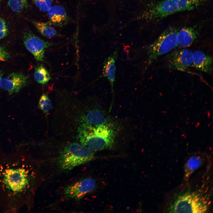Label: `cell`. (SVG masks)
<instances>
[{
	"label": "cell",
	"instance_id": "obj_15",
	"mask_svg": "<svg viewBox=\"0 0 213 213\" xmlns=\"http://www.w3.org/2000/svg\"><path fill=\"white\" fill-rule=\"evenodd\" d=\"M118 57L117 50L105 59L104 61L103 75L108 80L110 85L112 93H113V84L115 81L116 67L115 62Z\"/></svg>",
	"mask_w": 213,
	"mask_h": 213
},
{
	"label": "cell",
	"instance_id": "obj_19",
	"mask_svg": "<svg viewBox=\"0 0 213 213\" xmlns=\"http://www.w3.org/2000/svg\"><path fill=\"white\" fill-rule=\"evenodd\" d=\"M8 5L14 12L19 13L28 7V0H8Z\"/></svg>",
	"mask_w": 213,
	"mask_h": 213
},
{
	"label": "cell",
	"instance_id": "obj_24",
	"mask_svg": "<svg viewBox=\"0 0 213 213\" xmlns=\"http://www.w3.org/2000/svg\"><path fill=\"white\" fill-rule=\"evenodd\" d=\"M3 75V72L0 70V80L1 78H2V76Z\"/></svg>",
	"mask_w": 213,
	"mask_h": 213
},
{
	"label": "cell",
	"instance_id": "obj_11",
	"mask_svg": "<svg viewBox=\"0 0 213 213\" xmlns=\"http://www.w3.org/2000/svg\"><path fill=\"white\" fill-rule=\"evenodd\" d=\"M192 66L199 70L212 75V57L201 51L197 50L193 52Z\"/></svg>",
	"mask_w": 213,
	"mask_h": 213
},
{
	"label": "cell",
	"instance_id": "obj_8",
	"mask_svg": "<svg viewBox=\"0 0 213 213\" xmlns=\"http://www.w3.org/2000/svg\"><path fill=\"white\" fill-rule=\"evenodd\" d=\"M96 186V182L92 178H87L79 180L64 188L63 192L64 198L80 199L92 191Z\"/></svg>",
	"mask_w": 213,
	"mask_h": 213
},
{
	"label": "cell",
	"instance_id": "obj_18",
	"mask_svg": "<svg viewBox=\"0 0 213 213\" xmlns=\"http://www.w3.org/2000/svg\"><path fill=\"white\" fill-rule=\"evenodd\" d=\"M33 77L36 81L42 85L46 83L51 79L49 72L42 65L35 68Z\"/></svg>",
	"mask_w": 213,
	"mask_h": 213
},
{
	"label": "cell",
	"instance_id": "obj_4",
	"mask_svg": "<svg viewBox=\"0 0 213 213\" xmlns=\"http://www.w3.org/2000/svg\"><path fill=\"white\" fill-rule=\"evenodd\" d=\"M206 0H162L151 6L146 12L149 19L159 20L177 12L194 9Z\"/></svg>",
	"mask_w": 213,
	"mask_h": 213
},
{
	"label": "cell",
	"instance_id": "obj_22",
	"mask_svg": "<svg viewBox=\"0 0 213 213\" xmlns=\"http://www.w3.org/2000/svg\"><path fill=\"white\" fill-rule=\"evenodd\" d=\"M8 33V27L5 20L0 18V40L7 36Z\"/></svg>",
	"mask_w": 213,
	"mask_h": 213
},
{
	"label": "cell",
	"instance_id": "obj_2",
	"mask_svg": "<svg viewBox=\"0 0 213 213\" xmlns=\"http://www.w3.org/2000/svg\"><path fill=\"white\" fill-rule=\"evenodd\" d=\"M211 204L210 194L207 191L189 187L175 193L166 211L169 213H207Z\"/></svg>",
	"mask_w": 213,
	"mask_h": 213
},
{
	"label": "cell",
	"instance_id": "obj_9",
	"mask_svg": "<svg viewBox=\"0 0 213 213\" xmlns=\"http://www.w3.org/2000/svg\"><path fill=\"white\" fill-rule=\"evenodd\" d=\"M23 40L27 49L34 56L37 61H43L46 49L52 45L35 35L30 31L24 34Z\"/></svg>",
	"mask_w": 213,
	"mask_h": 213
},
{
	"label": "cell",
	"instance_id": "obj_5",
	"mask_svg": "<svg viewBox=\"0 0 213 213\" xmlns=\"http://www.w3.org/2000/svg\"><path fill=\"white\" fill-rule=\"evenodd\" d=\"M94 158V152L91 149L78 143H70L66 145L62 151L57 163L62 170H68Z\"/></svg>",
	"mask_w": 213,
	"mask_h": 213
},
{
	"label": "cell",
	"instance_id": "obj_12",
	"mask_svg": "<svg viewBox=\"0 0 213 213\" xmlns=\"http://www.w3.org/2000/svg\"><path fill=\"white\" fill-rule=\"evenodd\" d=\"M197 31L191 27H185L178 30L177 33V45L179 48L191 46L197 38Z\"/></svg>",
	"mask_w": 213,
	"mask_h": 213
},
{
	"label": "cell",
	"instance_id": "obj_16",
	"mask_svg": "<svg viewBox=\"0 0 213 213\" xmlns=\"http://www.w3.org/2000/svg\"><path fill=\"white\" fill-rule=\"evenodd\" d=\"M204 159L199 155H194L190 157L185 162L184 167V179L187 181L195 171L202 164Z\"/></svg>",
	"mask_w": 213,
	"mask_h": 213
},
{
	"label": "cell",
	"instance_id": "obj_13",
	"mask_svg": "<svg viewBox=\"0 0 213 213\" xmlns=\"http://www.w3.org/2000/svg\"><path fill=\"white\" fill-rule=\"evenodd\" d=\"M83 124L94 128L104 125H112L104 113L96 109L89 112L83 118Z\"/></svg>",
	"mask_w": 213,
	"mask_h": 213
},
{
	"label": "cell",
	"instance_id": "obj_10",
	"mask_svg": "<svg viewBox=\"0 0 213 213\" xmlns=\"http://www.w3.org/2000/svg\"><path fill=\"white\" fill-rule=\"evenodd\" d=\"M28 77L21 72H13L0 80V87L9 94L17 93L25 87Z\"/></svg>",
	"mask_w": 213,
	"mask_h": 213
},
{
	"label": "cell",
	"instance_id": "obj_25",
	"mask_svg": "<svg viewBox=\"0 0 213 213\" xmlns=\"http://www.w3.org/2000/svg\"><path fill=\"white\" fill-rule=\"evenodd\" d=\"M1 1V0H0V3Z\"/></svg>",
	"mask_w": 213,
	"mask_h": 213
},
{
	"label": "cell",
	"instance_id": "obj_20",
	"mask_svg": "<svg viewBox=\"0 0 213 213\" xmlns=\"http://www.w3.org/2000/svg\"><path fill=\"white\" fill-rule=\"evenodd\" d=\"M39 106L45 113L46 114L51 109V104L47 94H43L41 96L39 101Z\"/></svg>",
	"mask_w": 213,
	"mask_h": 213
},
{
	"label": "cell",
	"instance_id": "obj_6",
	"mask_svg": "<svg viewBox=\"0 0 213 213\" xmlns=\"http://www.w3.org/2000/svg\"><path fill=\"white\" fill-rule=\"evenodd\" d=\"M178 30L174 28L166 30L156 40L147 47L146 67L159 57L167 54L177 47Z\"/></svg>",
	"mask_w": 213,
	"mask_h": 213
},
{
	"label": "cell",
	"instance_id": "obj_14",
	"mask_svg": "<svg viewBox=\"0 0 213 213\" xmlns=\"http://www.w3.org/2000/svg\"><path fill=\"white\" fill-rule=\"evenodd\" d=\"M47 15L49 23L57 26L65 25L70 20L64 8L61 5L51 7L47 11Z\"/></svg>",
	"mask_w": 213,
	"mask_h": 213
},
{
	"label": "cell",
	"instance_id": "obj_3",
	"mask_svg": "<svg viewBox=\"0 0 213 213\" xmlns=\"http://www.w3.org/2000/svg\"><path fill=\"white\" fill-rule=\"evenodd\" d=\"M78 132L81 145L93 151L110 149L114 146L116 135L112 125L94 128L82 123Z\"/></svg>",
	"mask_w": 213,
	"mask_h": 213
},
{
	"label": "cell",
	"instance_id": "obj_23",
	"mask_svg": "<svg viewBox=\"0 0 213 213\" xmlns=\"http://www.w3.org/2000/svg\"><path fill=\"white\" fill-rule=\"evenodd\" d=\"M9 53L7 51L2 47H0V61H5L9 57Z\"/></svg>",
	"mask_w": 213,
	"mask_h": 213
},
{
	"label": "cell",
	"instance_id": "obj_7",
	"mask_svg": "<svg viewBox=\"0 0 213 213\" xmlns=\"http://www.w3.org/2000/svg\"><path fill=\"white\" fill-rule=\"evenodd\" d=\"M167 54L166 57L167 67L171 70L185 71L193 64V52L189 49L178 48Z\"/></svg>",
	"mask_w": 213,
	"mask_h": 213
},
{
	"label": "cell",
	"instance_id": "obj_17",
	"mask_svg": "<svg viewBox=\"0 0 213 213\" xmlns=\"http://www.w3.org/2000/svg\"><path fill=\"white\" fill-rule=\"evenodd\" d=\"M32 23L37 30L44 36L51 38L56 36L57 32L49 22H44L33 20Z\"/></svg>",
	"mask_w": 213,
	"mask_h": 213
},
{
	"label": "cell",
	"instance_id": "obj_21",
	"mask_svg": "<svg viewBox=\"0 0 213 213\" xmlns=\"http://www.w3.org/2000/svg\"><path fill=\"white\" fill-rule=\"evenodd\" d=\"M39 9L43 12H47L52 7L53 0H32Z\"/></svg>",
	"mask_w": 213,
	"mask_h": 213
},
{
	"label": "cell",
	"instance_id": "obj_1",
	"mask_svg": "<svg viewBox=\"0 0 213 213\" xmlns=\"http://www.w3.org/2000/svg\"><path fill=\"white\" fill-rule=\"evenodd\" d=\"M35 166L26 155L0 156V212L30 209L38 180Z\"/></svg>",
	"mask_w": 213,
	"mask_h": 213
}]
</instances>
